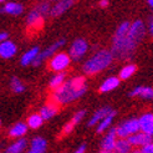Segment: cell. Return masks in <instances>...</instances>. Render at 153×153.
<instances>
[{
  "label": "cell",
  "mask_w": 153,
  "mask_h": 153,
  "mask_svg": "<svg viewBox=\"0 0 153 153\" xmlns=\"http://www.w3.org/2000/svg\"><path fill=\"white\" fill-rule=\"evenodd\" d=\"M147 34V25L141 19L123 21L117 26L112 37L111 52L118 60H128Z\"/></svg>",
  "instance_id": "obj_1"
},
{
  "label": "cell",
  "mask_w": 153,
  "mask_h": 153,
  "mask_svg": "<svg viewBox=\"0 0 153 153\" xmlns=\"http://www.w3.org/2000/svg\"><path fill=\"white\" fill-rule=\"evenodd\" d=\"M87 91V83L85 76H75V77L66 80V82L59 90L51 94L50 101L56 103L59 107L68 105L82 97Z\"/></svg>",
  "instance_id": "obj_2"
},
{
  "label": "cell",
  "mask_w": 153,
  "mask_h": 153,
  "mask_svg": "<svg viewBox=\"0 0 153 153\" xmlns=\"http://www.w3.org/2000/svg\"><path fill=\"white\" fill-rule=\"evenodd\" d=\"M113 59L114 57L111 50L101 49L96 51L92 56L85 61V64L82 65V71L87 76H94L96 74H100L112 64Z\"/></svg>",
  "instance_id": "obj_3"
},
{
  "label": "cell",
  "mask_w": 153,
  "mask_h": 153,
  "mask_svg": "<svg viewBox=\"0 0 153 153\" xmlns=\"http://www.w3.org/2000/svg\"><path fill=\"white\" fill-rule=\"evenodd\" d=\"M116 132L118 138L128 140L131 136L140 132V122L138 118H128L122 121L118 126H116Z\"/></svg>",
  "instance_id": "obj_4"
},
{
  "label": "cell",
  "mask_w": 153,
  "mask_h": 153,
  "mask_svg": "<svg viewBox=\"0 0 153 153\" xmlns=\"http://www.w3.org/2000/svg\"><path fill=\"white\" fill-rule=\"evenodd\" d=\"M71 64V57L68 56V53L66 52H57L55 53L48 62V67L49 70L53 71V72H65L68 66Z\"/></svg>",
  "instance_id": "obj_5"
},
{
  "label": "cell",
  "mask_w": 153,
  "mask_h": 153,
  "mask_svg": "<svg viewBox=\"0 0 153 153\" xmlns=\"http://www.w3.org/2000/svg\"><path fill=\"white\" fill-rule=\"evenodd\" d=\"M88 51V42L85 39H76L72 44L70 49H68V56L71 57V60L79 61L86 55V52Z\"/></svg>",
  "instance_id": "obj_6"
},
{
  "label": "cell",
  "mask_w": 153,
  "mask_h": 153,
  "mask_svg": "<svg viewBox=\"0 0 153 153\" xmlns=\"http://www.w3.org/2000/svg\"><path fill=\"white\" fill-rule=\"evenodd\" d=\"M65 42H66V40L65 39H60V40H57V41H55L52 45H50L49 48H46L44 51H41L40 53H39V56H37V59L35 60V62L33 64L34 66H37V65H40L42 61H45V60H48V59H51L55 53H57V50L62 46V45H65Z\"/></svg>",
  "instance_id": "obj_7"
},
{
  "label": "cell",
  "mask_w": 153,
  "mask_h": 153,
  "mask_svg": "<svg viewBox=\"0 0 153 153\" xmlns=\"http://www.w3.org/2000/svg\"><path fill=\"white\" fill-rule=\"evenodd\" d=\"M44 24V16L39 13V10L34 7V9L29 13L26 16V26L29 31H37L42 27Z\"/></svg>",
  "instance_id": "obj_8"
},
{
  "label": "cell",
  "mask_w": 153,
  "mask_h": 153,
  "mask_svg": "<svg viewBox=\"0 0 153 153\" xmlns=\"http://www.w3.org/2000/svg\"><path fill=\"white\" fill-rule=\"evenodd\" d=\"M118 140L117 132H116V127H111L108 129L103 138L101 141V151L102 152H114V147H116V142Z\"/></svg>",
  "instance_id": "obj_9"
},
{
  "label": "cell",
  "mask_w": 153,
  "mask_h": 153,
  "mask_svg": "<svg viewBox=\"0 0 153 153\" xmlns=\"http://www.w3.org/2000/svg\"><path fill=\"white\" fill-rule=\"evenodd\" d=\"M140 131L153 137V112H144L138 117Z\"/></svg>",
  "instance_id": "obj_10"
},
{
  "label": "cell",
  "mask_w": 153,
  "mask_h": 153,
  "mask_svg": "<svg viewBox=\"0 0 153 153\" xmlns=\"http://www.w3.org/2000/svg\"><path fill=\"white\" fill-rule=\"evenodd\" d=\"M128 142L132 144L133 148L141 149L142 147L147 146L148 143L153 142V137H151V136H148V134H146V133H143V132L140 131L138 133H136V134H133V136L129 137Z\"/></svg>",
  "instance_id": "obj_11"
},
{
  "label": "cell",
  "mask_w": 153,
  "mask_h": 153,
  "mask_svg": "<svg viewBox=\"0 0 153 153\" xmlns=\"http://www.w3.org/2000/svg\"><path fill=\"white\" fill-rule=\"evenodd\" d=\"M85 113H86L85 110H81V111H79V112H76V113L74 114V117L64 126L62 131H61L60 137H65V136H67V134H70V133L74 131L75 126L77 125V123H80V121H81L83 117H85Z\"/></svg>",
  "instance_id": "obj_12"
},
{
  "label": "cell",
  "mask_w": 153,
  "mask_h": 153,
  "mask_svg": "<svg viewBox=\"0 0 153 153\" xmlns=\"http://www.w3.org/2000/svg\"><path fill=\"white\" fill-rule=\"evenodd\" d=\"M74 1L72 0H62V1H57L53 6H51L50 10V16L52 18H57L60 15H62L66 10H68L72 6Z\"/></svg>",
  "instance_id": "obj_13"
},
{
  "label": "cell",
  "mask_w": 153,
  "mask_h": 153,
  "mask_svg": "<svg viewBox=\"0 0 153 153\" xmlns=\"http://www.w3.org/2000/svg\"><path fill=\"white\" fill-rule=\"evenodd\" d=\"M16 53V45L10 40H5L0 42V57L10 59Z\"/></svg>",
  "instance_id": "obj_14"
},
{
  "label": "cell",
  "mask_w": 153,
  "mask_h": 153,
  "mask_svg": "<svg viewBox=\"0 0 153 153\" xmlns=\"http://www.w3.org/2000/svg\"><path fill=\"white\" fill-rule=\"evenodd\" d=\"M131 97H141L146 98V100H153V87L149 86H136L131 92Z\"/></svg>",
  "instance_id": "obj_15"
},
{
  "label": "cell",
  "mask_w": 153,
  "mask_h": 153,
  "mask_svg": "<svg viewBox=\"0 0 153 153\" xmlns=\"http://www.w3.org/2000/svg\"><path fill=\"white\" fill-rule=\"evenodd\" d=\"M113 110L111 108V107H108V106H105V107H101V108H98L94 114H92V117L90 118V121H88V126H95V125H98L100 122L103 120V118H106L108 114L112 112Z\"/></svg>",
  "instance_id": "obj_16"
},
{
  "label": "cell",
  "mask_w": 153,
  "mask_h": 153,
  "mask_svg": "<svg viewBox=\"0 0 153 153\" xmlns=\"http://www.w3.org/2000/svg\"><path fill=\"white\" fill-rule=\"evenodd\" d=\"M24 11V6L19 3L9 1L5 3L1 7H0V14H7V15H20Z\"/></svg>",
  "instance_id": "obj_17"
},
{
  "label": "cell",
  "mask_w": 153,
  "mask_h": 153,
  "mask_svg": "<svg viewBox=\"0 0 153 153\" xmlns=\"http://www.w3.org/2000/svg\"><path fill=\"white\" fill-rule=\"evenodd\" d=\"M59 108L60 107L56 105V103H53V102H48L46 105H44L42 107H41V110H40V116L42 117V120L44 121H48V120H50V118H52L55 114L57 113V111H59Z\"/></svg>",
  "instance_id": "obj_18"
},
{
  "label": "cell",
  "mask_w": 153,
  "mask_h": 153,
  "mask_svg": "<svg viewBox=\"0 0 153 153\" xmlns=\"http://www.w3.org/2000/svg\"><path fill=\"white\" fill-rule=\"evenodd\" d=\"M39 53H40V49L37 46H34L30 50H27L24 55L21 56V59H20L21 66H27L30 64H34L35 60L37 59V56H39Z\"/></svg>",
  "instance_id": "obj_19"
},
{
  "label": "cell",
  "mask_w": 153,
  "mask_h": 153,
  "mask_svg": "<svg viewBox=\"0 0 153 153\" xmlns=\"http://www.w3.org/2000/svg\"><path fill=\"white\" fill-rule=\"evenodd\" d=\"M118 85H120V79L116 77V76H110V77H107L100 85L98 91H100L101 94H106V92H110V91L118 87Z\"/></svg>",
  "instance_id": "obj_20"
},
{
  "label": "cell",
  "mask_w": 153,
  "mask_h": 153,
  "mask_svg": "<svg viewBox=\"0 0 153 153\" xmlns=\"http://www.w3.org/2000/svg\"><path fill=\"white\" fill-rule=\"evenodd\" d=\"M27 125L24 123V122H18V123H15L10 129L9 132H7V134H9L10 137H13V138H22V136H24L26 132H27Z\"/></svg>",
  "instance_id": "obj_21"
},
{
  "label": "cell",
  "mask_w": 153,
  "mask_h": 153,
  "mask_svg": "<svg viewBox=\"0 0 153 153\" xmlns=\"http://www.w3.org/2000/svg\"><path fill=\"white\" fill-rule=\"evenodd\" d=\"M48 142L42 137H35L31 141V147H30V152L31 153H45L46 151Z\"/></svg>",
  "instance_id": "obj_22"
},
{
  "label": "cell",
  "mask_w": 153,
  "mask_h": 153,
  "mask_svg": "<svg viewBox=\"0 0 153 153\" xmlns=\"http://www.w3.org/2000/svg\"><path fill=\"white\" fill-rule=\"evenodd\" d=\"M65 82H66V72H60V74H56L52 76L49 82V86L52 91H56L62 86Z\"/></svg>",
  "instance_id": "obj_23"
},
{
  "label": "cell",
  "mask_w": 153,
  "mask_h": 153,
  "mask_svg": "<svg viewBox=\"0 0 153 153\" xmlns=\"http://www.w3.org/2000/svg\"><path fill=\"white\" fill-rule=\"evenodd\" d=\"M114 116H116V112L112 111V112L108 114V116H107L106 118H103V120L100 122V123L97 125V127H96V132H97V133H103V132H106L107 129L111 127Z\"/></svg>",
  "instance_id": "obj_24"
},
{
  "label": "cell",
  "mask_w": 153,
  "mask_h": 153,
  "mask_svg": "<svg viewBox=\"0 0 153 153\" xmlns=\"http://www.w3.org/2000/svg\"><path fill=\"white\" fill-rule=\"evenodd\" d=\"M27 146V141L25 138H20L16 142H14L13 144H10L9 147L5 149V153H22L24 149Z\"/></svg>",
  "instance_id": "obj_25"
},
{
  "label": "cell",
  "mask_w": 153,
  "mask_h": 153,
  "mask_svg": "<svg viewBox=\"0 0 153 153\" xmlns=\"http://www.w3.org/2000/svg\"><path fill=\"white\" fill-rule=\"evenodd\" d=\"M133 149L134 148L128 142V140L118 138L116 142V147H114V153H131Z\"/></svg>",
  "instance_id": "obj_26"
},
{
  "label": "cell",
  "mask_w": 153,
  "mask_h": 153,
  "mask_svg": "<svg viewBox=\"0 0 153 153\" xmlns=\"http://www.w3.org/2000/svg\"><path fill=\"white\" fill-rule=\"evenodd\" d=\"M137 71V66L134 64H127L120 70L118 79L120 80H128L129 77H132L134 72Z\"/></svg>",
  "instance_id": "obj_27"
},
{
  "label": "cell",
  "mask_w": 153,
  "mask_h": 153,
  "mask_svg": "<svg viewBox=\"0 0 153 153\" xmlns=\"http://www.w3.org/2000/svg\"><path fill=\"white\" fill-rule=\"evenodd\" d=\"M42 117L40 116V113H33L31 116H29L27 117V121H26V125L27 127L30 128H33V129H36V128H39L41 125H42Z\"/></svg>",
  "instance_id": "obj_28"
},
{
  "label": "cell",
  "mask_w": 153,
  "mask_h": 153,
  "mask_svg": "<svg viewBox=\"0 0 153 153\" xmlns=\"http://www.w3.org/2000/svg\"><path fill=\"white\" fill-rule=\"evenodd\" d=\"M10 87H11V90L14 91L15 94H21V92H24V90H25L24 85H22V82L18 77H11V80H10Z\"/></svg>",
  "instance_id": "obj_29"
},
{
  "label": "cell",
  "mask_w": 153,
  "mask_h": 153,
  "mask_svg": "<svg viewBox=\"0 0 153 153\" xmlns=\"http://www.w3.org/2000/svg\"><path fill=\"white\" fill-rule=\"evenodd\" d=\"M35 7L39 10V13L42 15V16H45V15H48V14L50 15L51 7H50V4L49 3H40V4H37Z\"/></svg>",
  "instance_id": "obj_30"
},
{
  "label": "cell",
  "mask_w": 153,
  "mask_h": 153,
  "mask_svg": "<svg viewBox=\"0 0 153 153\" xmlns=\"http://www.w3.org/2000/svg\"><path fill=\"white\" fill-rule=\"evenodd\" d=\"M141 151H142V153H153V142L148 143L147 146L142 147V148H141Z\"/></svg>",
  "instance_id": "obj_31"
},
{
  "label": "cell",
  "mask_w": 153,
  "mask_h": 153,
  "mask_svg": "<svg viewBox=\"0 0 153 153\" xmlns=\"http://www.w3.org/2000/svg\"><path fill=\"white\" fill-rule=\"evenodd\" d=\"M147 31H148V34L153 37V16H151V18H149V20H148V24H147Z\"/></svg>",
  "instance_id": "obj_32"
},
{
  "label": "cell",
  "mask_w": 153,
  "mask_h": 153,
  "mask_svg": "<svg viewBox=\"0 0 153 153\" xmlns=\"http://www.w3.org/2000/svg\"><path fill=\"white\" fill-rule=\"evenodd\" d=\"M85 151H86V144H81V146L76 149L74 153H85Z\"/></svg>",
  "instance_id": "obj_33"
},
{
  "label": "cell",
  "mask_w": 153,
  "mask_h": 153,
  "mask_svg": "<svg viewBox=\"0 0 153 153\" xmlns=\"http://www.w3.org/2000/svg\"><path fill=\"white\" fill-rule=\"evenodd\" d=\"M7 39V34L6 33H0V42H3Z\"/></svg>",
  "instance_id": "obj_34"
},
{
  "label": "cell",
  "mask_w": 153,
  "mask_h": 153,
  "mask_svg": "<svg viewBox=\"0 0 153 153\" xmlns=\"http://www.w3.org/2000/svg\"><path fill=\"white\" fill-rule=\"evenodd\" d=\"M100 6H101V7L108 6V1H107V0H101V1H100Z\"/></svg>",
  "instance_id": "obj_35"
},
{
  "label": "cell",
  "mask_w": 153,
  "mask_h": 153,
  "mask_svg": "<svg viewBox=\"0 0 153 153\" xmlns=\"http://www.w3.org/2000/svg\"><path fill=\"white\" fill-rule=\"evenodd\" d=\"M131 153H142V151H141V149H138V148H134Z\"/></svg>",
  "instance_id": "obj_36"
},
{
  "label": "cell",
  "mask_w": 153,
  "mask_h": 153,
  "mask_svg": "<svg viewBox=\"0 0 153 153\" xmlns=\"http://www.w3.org/2000/svg\"><path fill=\"white\" fill-rule=\"evenodd\" d=\"M147 4L152 7V9H153V0H148V1H147Z\"/></svg>",
  "instance_id": "obj_37"
},
{
  "label": "cell",
  "mask_w": 153,
  "mask_h": 153,
  "mask_svg": "<svg viewBox=\"0 0 153 153\" xmlns=\"http://www.w3.org/2000/svg\"><path fill=\"white\" fill-rule=\"evenodd\" d=\"M100 153H110V152H102V151H101ZM111 153H114V152H111Z\"/></svg>",
  "instance_id": "obj_38"
},
{
  "label": "cell",
  "mask_w": 153,
  "mask_h": 153,
  "mask_svg": "<svg viewBox=\"0 0 153 153\" xmlns=\"http://www.w3.org/2000/svg\"><path fill=\"white\" fill-rule=\"evenodd\" d=\"M27 153H31V152H30V151H29V152H27Z\"/></svg>",
  "instance_id": "obj_39"
},
{
  "label": "cell",
  "mask_w": 153,
  "mask_h": 153,
  "mask_svg": "<svg viewBox=\"0 0 153 153\" xmlns=\"http://www.w3.org/2000/svg\"><path fill=\"white\" fill-rule=\"evenodd\" d=\"M0 125H1V121H0Z\"/></svg>",
  "instance_id": "obj_40"
},
{
  "label": "cell",
  "mask_w": 153,
  "mask_h": 153,
  "mask_svg": "<svg viewBox=\"0 0 153 153\" xmlns=\"http://www.w3.org/2000/svg\"><path fill=\"white\" fill-rule=\"evenodd\" d=\"M0 3H1V0H0Z\"/></svg>",
  "instance_id": "obj_41"
}]
</instances>
